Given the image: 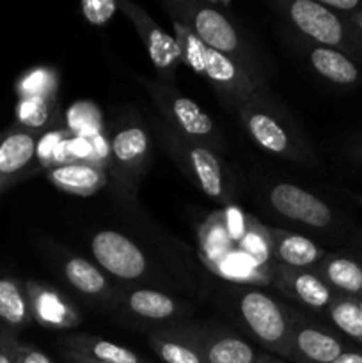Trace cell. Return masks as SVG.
<instances>
[{"mask_svg": "<svg viewBox=\"0 0 362 363\" xmlns=\"http://www.w3.org/2000/svg\"><path fill=\"white\" fill-rule=\"evenodd\" d=\"M153 131L162 142L163 149L170 156L177 169L185 174L192 184L199 188L206 197L216 202H231L233 184L227 179L226 165L208 145L197 144L181 137L170 130L162 119L153 121Z\"/></svg>", "mask_w": 362, "mask_h": 363, "instance_id": "1", "label": "cell"}, {"mask_svg": "<svg viewBox=\"0 0 362 363\" xmlns=\"http://www.w3.org/2000/svg\"><path fill=\"white\" fill-rule=\"evenodd\" d=\"M169 18L183 21L208 48L216 50L240 64L258 84L259 74L247 46L241 41L238 28L226 16L216 2H197V0H170L163 2Z\"/></svg>", "mask_w": 362, "mask_h": 363, "instance_id": "2", "label": "cell"}, {"mask_svg": "<svg viewBox=\"0 0 362 363\" xmlns=\"http://www.w3.org/2000/svg\"><path fill=\"white\" fill-rule=\"evenodd\" d=\"M138 80L158 108L162 121L170 130L188 140L208 145L213 151L222 149L215 123L209 113L204 112L194 99L187 98L177 92L172 85L163 84L160 80H148V78H138Z\"/></svg>", "mask_w": 362, "mask_h": 363, "instance_id": "3", "label": "cell"}, {"mask_svg": "<svg viewBox=\"0 0 362 363\" xmlns=\"http://www.w3.org/2000/svg\"><path fill=\"white\" fill-rule=\"evenodd\" d=\"M238 311L241 321L259 344L272 353L290 357L293 312L258 289H245L238 294Z\"/></svg>", "mask_w": 362, "mask_h": 363, "instance_id": "4", "label": "cell"}, {"mask_svg": "<svg viewBox=\"0 0 362 363\" xmlns=\"http://www.w3.org/2000/svg\"><path fill=\"white\" fill-rule=\"evenodd\" d=\"M236 112L252 140L266 152L291 162L307 158L305 145L300 144L295 130L280 119V113H275L266 105L261 92L236 106Z\"/></svg>", "mask_w": 362, "mask_h": 363, "instance_id": "5", "label": "cell"}, {"mask_svg": "<svg viewBox=\"0 0 362 363\" xmlns=\"http://www.w3.org/2000/svg\"><path fill=\"white\" fill-rule=\"evenodd\" d=\"M109 163L119 190L135 197L138 183L151 162V142L141 123H121L109 135Z\"/></svg>", "mask_w": 362, "mask_h": 363, "instance_id": "6", "label": "cell"}, {"mask_svg": "<svg viewBox=\"0 0 362 363\" xmlns=\"http://www.w3.org/2000/svg\"><path fill=\"white\" fill-rule=\"evenodd\" d=\"M119 9L128 16V20L133 23L138 38L144 43V48L148 52L149 60L153 67L158 73L160 82L172 85L174 73H176L180 60V50L174 35L163 30L155 20L148 14V11L142 9L138 4L130 2V0H119L117 2Z\"/></svg>", "mask_w": 362, "mask_h": 363, "instance_id": "7", "label": "cell"}, {"mask_svg": "<svg viewBox=\"0 0 362 363\" xmlns=\"http://www.w3.org/2000/svg\"><path fill=\"white\" fill-rule=\"evenodd\" d=\"M98 264L121 280H137L148 272L146 255L130 238L116 230H99L91 240Z\"/></svg>", "mask_w": 362, "mask_h": 363, "instance_id": "8", "label": "cell"}, {"mask_svg": "<svg viewBox=\"0 0 362 363\" xmlns=\"http://www.w3.org/2000/svg\"><path fill=\"white\" fill-rule=\"evenodd\" d=\"M201 77L213 85L222 101L234 108L261 92V84H258L240 64L208 46L204 50Z\"/></svg>", "mask_w": 362, "mask_h": 363, "instance_id": "9", "label": "cell"}, {"mask_svg": "<svg viewBox=\"0 0 362 363\" xmlns=\"http://www.w3.org/2000/svg\"><path fill=\"white\" fill-rule=\"evenodd\" d=\"M268 202L277 215L312 229H327L334 223V211L323 199L291 183H277L270 188Z\"/></svg>", "mask_w": 362, "mask_h": 363, "instance_id": "10", "label": "cell"}, {"mask_svg": "<svg viewBox=\"0 0 362 363\" xmlns=\"http://www.w3.org/2000/svg\"><path fill=\"white\" fill-rule=\"evenodd\" d=\"M41 135L14 124L0 138V194L31 176L38 162Z\"/></svg>", "mask_w": 362, "mask_h": 363, "instance_id": "11", "label": "cell"}, {"mask_svg": "<svg viewBox=\"0 0 362 363\" xmlns=\"http://www.w3.org/2000/svg\"><path fill=\"white\" fill-rule=\"evenodd\" d=\"M290 357L297 363H332L348 350L346 342L323 326L314 325L304 315L293 314Z\"/></svg>", "mask_w": 362, "mask_h": 363, "instance_id": "12", "label": "cell"}, {"mask_svg": "<svg viewBox=\"0 0 362 363\" xmlns=\"http://www.w3.org/2000/svg\"><path fill=\"white\" fill-rule=\"evenodd\" d=\"M32 321L43 328L71 330L80 325L82 318L75 305L62 293L43 282L28 280L25 282Z\"/></svg>", "mask_w": 362, "mask_h": 363, "instance_id": "13", "label": "cell"}, {"mask_svg": "<svg viewBox=\"0 0 362 363\" xmlns=\"http://www.w3.org/2000/svg\"><path fill=\"white\" fill-rule=\"evenodd\" d=\"M272 280L287 298H293L312 311H327L337 294L309 269L287 268L275 264L272 268Z\"/></svg>", "mask_w": 362, "mask_h": 363, "instance_id": "14", "label": "cell"}, {"mask_svg": "<svg viewBox=\"0 0 362 363\" xmlns=\"http://www.w3.org/2000/svg\"><path fill=\"white\" fill-rule=\"evenodd\" d=\"M270 243V257L280 266L297 269H309L318 266L325 257V250L309 238L290 230L265 227Z\"/></svg>", "mask_w": 362, "mask_h": 363, "instance_id": "15", "label": "cell"}, {"mask_svg": "<svg viewBox=\"0 0 362 363\" xmlns=\"http://www.w3.org/2000/svg\"><path fill=\"white\" fill-rule=\"evenodd\" d=\"M46 179L60 191L91 197L106 186L109 177L103 167L92 162H70L46 169Z\"/></svg>", "mask_w": 362, "mask_h": 363, "instance_id": "16", "label": "cell"}, {"mask_svg": "<svg viewBox=\"0 0 362 363\" xmlns=\"http://www.w3.org/2000/svg\"><path fill=\"white\" fill-rule=\"evenodd\" d=\"M316 275L336 294L341 296H362V259L348 254H325Z\"/></svg>", "mask_w": 362, "mask_h": 363, "instance_id": "17", "label": "cell"}, {"mask_svg": "<svg viewBox=\"0 0 362 363\" xmlns=\"http://www.w3.org/2000/svg\"><path fill=\"white\" fill-rule=\"evenodd\" d=\"M309 64L327 82L339 87H357L362 82V69L355 60L343 52L327 46H312L309 52Z\"/></svg>", "mask_w": 362, "mask_h": 363, "instance_id": "18", "label": "cell"}, {"mask_svg": "<svg viewBox=\"0 0 362 363\" xmlns=\"http://www.w3.org/2000/svg\"><path fill=\"white\" fill-rule=\"evenodd\" d=\"M206 363H256L259 354L251 344L229 333L194 332Z\"/></svg>", "mask_w": 362, "mask_h": 363, "instance_id": "19", "label": "cell"}, {"mask_svg": "<svg viewBox=\"0 0 362 363\" xmlns=\"http://www.w3.org/2000/svg\"><path fill=\"white\" fill-rule=\"evenodd\" d=\"M62 346L64 350L75 351V353H80L84 357L103 363H148L128 347L110 342L102 337L87 335V333L66 337L62 340Z\"/></svg>", "mask_w": 362, "mask_h": 363, "instance_id": "20", "label": "cell"}, {"mask_svg": "<svg viewBox=\"0 0 362 363\" xmlns=\"http://www.w3.org/2000/svg\"><path fill=\"white\" fill-rule=\"evenodd\" d=\"M149 346L163 363H206L194 332H156L149 335Z\"/></svg>", "mask_w": 362, "mask_h": 363, "instance_id": "21", "label": "cell"}, {"mask_svg": "<svg viewBox=\"0 0 362 363\" xmlns=\"http://www.w3.org/2000/svg\"><path fill=\"white\" fill-rule=\"evenodd\" d=\"M0 323L11 330L27 328L34 323L25 284L11 277L0 279Z\"/></svg>", "mask_w": 362, "mask_h": 363, "instance_id": "22", "label": "cell"}, {"mask_svg": "<svg viewBox=\"0 0 362 363\" xmlns=\"http://www.w3.org/2000/svg\"><path fill=\"white\" fill-rule=\"evenodd\" d=\"M126 307L137 318L148 321H167L177 318L181 305L172 296L155 289H135L126 296Z\"/></svg>", "mask_w": 362, "mask_h": 363, "instance_id": "23", "label": "cell"}, {"mask_svg": "<svg viewBox=\"0 0 362 363\" xmlns=\"http://www.w3.org/2000/svg\"><path fill=\"white\" fill-rule=\"evenodd\" d=\"M64 277L67 282L85 296L99 298L109 293V282L105 275L92 262L84 257H70L64 262Z\"/></svg>", "mask_w": 362, "mask_h": 363, "instance_id": "24", "label": "cell"}, {"mask_svg": "<svg viewBox=\"0 0 362 363\" xmlns=\"http://www.w3.org/2000/svg\"><path fill=\"white\" fill-rule=\"evenodd\" d=\"M57 113V101L41 98H18L16 124L34 133H46L53 126Z\"/></svg>", "mask_w": 362, "mask_h": 363, "instance_id": "25", "label": "cell"}, {"mask_svg": "<svg viewBox=\"0 0 362 363\" xmlns=\"http://www.w3.org/2000/svg\"><path fill=\"white\" fill-rule=\"evenodd\" d=\"M57 91H59V73L55 67H31L16 80L18 98H41L57 101Z\"/></svg>", "mask_w": 362, "mask_h": 363, "instance_id": "26", "label": "cell"}, {"mask_svg": "<svg viewBox=\"0 0 362 363\" xmlns=\"http://www.w3.org/2000/svg\"><path fill=\"white\" fill-rule=\"evenodd\" d=\"M327 314L337 332L362 347V312L358 308L357 298L337 294L336 300L327 308Z\"/></svg>", "mask_w": 362, "mask_h": 363, "instance_id": "27", "label": "cell"}, {"mask_svg": "<svg viewBox=\"0 0 362 363\" xmlns=\"http://www.w3.org/2000/svg\"><path fill=\"white\" fill-rule=\"evenodd\" d=\"M174 28V39L180 50V60L185 66L190 67V71L197 77L202 74V62H204L206 45L183 23V21L170 18Z\"/></svg>", "mask_w": 362, "mask_h": 363, "instance_id": "28", "label": "cell"}, {"mask_svg": "<svg viewBox=\"0 0 362 363\" xmlns=\"http://www.w3.org/2000/svg\"><path fill=\"white\" fill-rule=\"evenodd\" d=\"M119 9L117 0H84L80 4V11L85 20L94 27H102L110 21Z\"/></svg>", "mask_w": 362, "mask_h": 363, "instance_id": "29", "label": "cell"}, {"mask_svg": "<svg viewBox=\"0 0 362 363\" xmlns=\"http://www.w3.org/2000/svg\"><path fill=\"white\" fill-rule=\"evenodd\" d=\"M18 347H20V342L14 330L0 323V363H16Z\"/></svg>", "mask_w": 362, "mask_h": 363, "instance_id": "30", "label": "cell"}, {"mask_svg": "<svg viewBox=\"0 0 362 363\" xmlns=\"http://www.w3.org/2000/svg\"><path fill=\"white\" fill-rule=\"evenodd\" d=\"M319 2L339 16H348L362 9V0H319Z\"/></svg>", "mask_w": 362, "mask_h": 363, "instance_id": "31", "label": "cell"}, {"mask_svg": "<svg viewBox=\"0 0 362 363\" xmlns=\"http://www.w3.org/2000/svg\"><path fill=\"white\" fill-rule=\"evenodd\" d=\"M18 363H53L41 350L28 344H20L18 347Z\"/></svg>", "mask_w": 362, "mask_h": 363, "instance_id": "32", "label": "cell"}, {"mask_svg": "<svg viewBox=\"0 0 362 363\" xmlns=\"http://www.w3.org/2000/svg\"><path fill=\"white\" fill-rule=\"evenodd\" d=\"M332 363H362V347H348Z\"/></svg>", "mask_w": 362, "mask_h": 363, "instance_id": "33", "label": "cell"}, {"mask_svg": "<svg viewBox=\"0 0 362 363\" xmlns=\"http://www.w3.org/2000/svg\"><path fill=\"white\" fill-rule=\"evenodd\" d=\"M343 18H346V20L351 23V27H353L355 30L362 35V9L357 11V13L348 14V16H343Z\"/></svg>", "mask_w": 362, "mask_h": 363, "instance_id": "34", "label": "cell"}, {"mask_svg": "<svg viewBox=\"0 0 362 363\" xmlns=\"http://www.w3.org/2000/svg\"><path fill=\"white\" fill-rule=\"evenodd\" d=\"M66 357L71 363H103V362H96L92 360V358L84 357V354L80 353H75V351H70V350H66Z\"/></svg>", "mask_w": 362, "mask_h": 363, "instance_id": "35", "label": "cell"}, {"mask_svg": "<svg viewBox=\"0 0 362 363\" xmlns=\"http://www.w3.org/2000/svg\"><path fill=\"white\" fill-rule=\"evenodd\" d=\"M353 156H355V160H357V162L362 163V142H358V144L355 145Z\"/></svg>", "mask_w": 362, "mask_h": 363, "instance_id": "36", "label": "cell"}, {"mask_svg": "<svg viewBox=\"0 0 362 363\" xmlns=\"http://www.w3.org/2000/svg\"><path fill=\"white\" fill-rule=\"evenodd\" d=\"M261 358H263V363H284L283 360H279V358L268 357V354H261Z\"/></svg>", "mask_w": 362, "mask_h": 363, "instance_id": "37", "label": "cell"}, {"mask_svg": "<svg viewBox=\"0 0 362 363\" xmlns=\"http://www.w3.org/2000/svg\"><path fill=\"white\" fill-rule=\"evenodd\" d=\"M355 245H357V252H358V257L362 259V234H358L357 241H355Z\"/></svg>", "mask_w": 362, "mask_h": 363, "instance_id": "38", "label": "cell"}, {"mask_svg": "<svg viewBox=\"0 0 362 363\" xmlns=\"http://www.w3.org/2000/svg\"><path fill=\"white\" fill-rule=\"evenodd\" d=\"M353 199L358 206H362V194H353Z\"/></svg>", "mask_w": 362, "mask_h": 363, "instance_id": "39", "label": "cell"}, {"mask_svg": "<svg viewBox=\"0 0 362 363\" xmlns=\"http://www.w3.org/2000/svg\"><path fill=\"white\" fill-rule=\"evenodd\" d=\"M357 303H358V308H361V312H362V296L357 298Z\"/></svg>", "mask_w": 362, "mask_h": 363, "instance_id": "40", "label": "cell"}, {"mask_svg": "<svg viewBox=\"0 0 362 363\" xmlns=\"http://www.w3.org/2000/svg\"><path fill=\"white\" fill-rule=\"evenodd\" d=\"M256 363H263V358H261V354H259V357H258V360H256Z\"/></svg>", "mask_w": 362, "mask_h": 363, "instance_id": "41", "label": "cell"}, {"mask_svg": "<svg viewBox=\"0 0 362 363\" xmlns=\"http://www.w3.org/2000/svg\"><path fill=\"white\" fill-rule=\"evenodd\" d=\"M0 138H2V133H0Z\"/></svg>", "mask_w": 362, "mask_h": 363, "instance_id": "42", "label": "cell"}, {"mask_svg": "<svg viewBox=\"0 0 362 363\" xmlns=\"http://www.w3.org/2000/svg\"><path fill=\"white\" fill-rule=\"evenodd\" d=\"M16 363H18V360H16Z\"/></svg>", "mask_w": 362, "mask_h": 363, "instance_id": "43", "label": "cell"}]
</instances>
